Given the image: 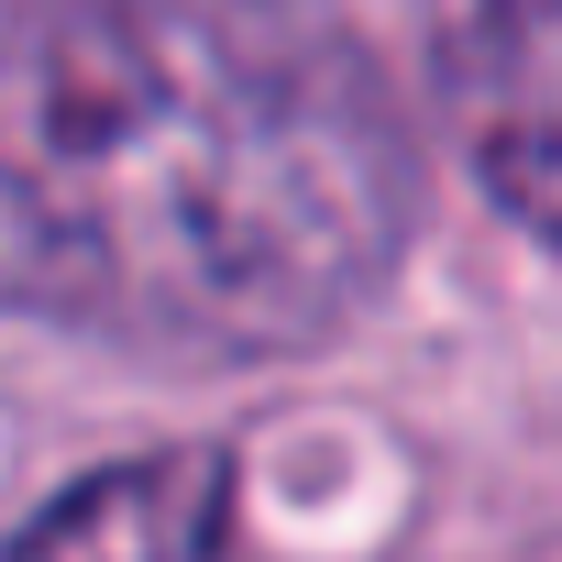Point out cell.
Instances as JSON below:
<instances>
[{
	"label": "cell",
	"instance_id": "1",
	"mask_svg": "<svg viewBox=\"0 0 562 562\" xmlns=\"http://www.w3.org/2000/svg\"><path fill=\"white\" fill-rule=\"evenodd\" d=\"M408 232V111L321 0L0 12V310L265 364L364 321Z\"/></svg>",
	"mask_w": 562,
	"mask_h": 562
},
{
	"label": "cell",
	"instance_id": "2",
	"mask_svg": "<svg viewBox=\"0 0 562 562\" xmlns=\"http://www.w3.org/2000/svg\"><path fill=\"white\" fill-rule=\"evenodd\" d=\"M430 100L485 199L562 243V0H430Z\"/></svg>",
	"mask_w": 562,
	"mask_h": 562
},
{
	"label": "cell",
	"instance_id": "3",
	"mask_svg": "<svg viewBox=\"0 0 562 562\" xmlns=\"http://www.w3.org/2000/svg\"><path fill=\"white\" fill-rule=\"evenodd\" d=\"M0 562H232V452L177 441L78 474Z\"/></svg>",
	"mask_w": 562,
	"mask_h": 562
}]
</instances>
